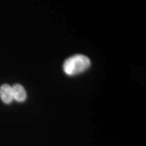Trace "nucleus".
I'll list each match as a JSON object with an SVG mask.
<instances>
[{"mask_svg":"<svg viewBox=\"0 0 146 146\" xmlns=\"http://www.w3.org/2000/svg\"><path fill=\"white\" fill-rule=\"evenodd\" d=\"M91 65L89 58L85 55L76 54L67 58L63 64V70L66 74L76 75L87 70Z\"/></svg>","mask_w":146,"mask_h":146,"instance_id":"obj_1","label":"nucleus"},{"mask_svg":"<svg viewBox=\"0 0 146 146\" xmlns=\"http://www.w3.org/2000/svg\"><path fill=\"white\" fill-rule=\"evenodd\" d=\"M0 98L3 102L9 104L14 100L12 86L8 84H3L0 87Z\"/></svg>","mask_w":146,"mask_h":146,"instance_id":"obj_2","label":"nucleus"},{"mask_svg":"<svg viewBox=\"0 0 146 146\" xmlns=\"http://www.w3.org/2000/svg\"><path fill=\"white\" fill-rule=\"evenodd\" d=\"M14 100L18 102H23L27 99V92L20 84H15L12 87Z\"/></svg>","mask_w":146,"mask_h":146,"instance_id":"obj_3","label":"nucleus"}]
</instances>
